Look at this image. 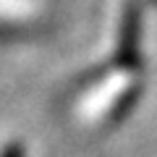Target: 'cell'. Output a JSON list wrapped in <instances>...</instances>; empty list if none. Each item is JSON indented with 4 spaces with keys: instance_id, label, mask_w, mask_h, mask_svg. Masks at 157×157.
Returning <instances> with one entry per match:
<instances>
[{
    "instance_id": "cell-1",
    "label": "cell",
    "mask_w": 157,
    "mask_h": 157,
    "mask_svg": "<svg viewBox=\"0 0 157 157\" xmlns=\"http://www.w3.org/2000/svg\"><path fill=\"white\" fill-rule=\"evenodd\" d=\"M0 157H24V149L18 144H11V147L3 149V155H0Z\"/></svg>"
}]
</instances>
